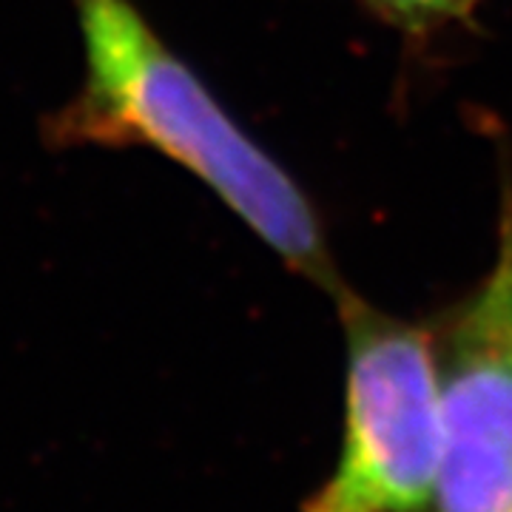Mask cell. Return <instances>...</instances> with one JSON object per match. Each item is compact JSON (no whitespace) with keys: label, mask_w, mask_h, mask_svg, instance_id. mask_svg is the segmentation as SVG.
I'll return each mask as SVG.
<instances>
[{"label":"cell","mask_w":512,"mask_h":512,"mask_svg":"<svg viewBox=\"0 0 512 512\" xmlns=\"http://www.w3.org/2000/svg\"><path fill=\"white\" fill-rule=\"evenodd\" d=\"M86 80L57 143L148 146L205 183L293 274L345 291L313 202L128 0H77Z\"/></svg>","instance_id":"cell-1"},{"label":"cell","mask_w":512,"mask_h":512,"mask_svg":"<svg viewBox=\"0 0 512 512\" xmlns=\"http://www.w3.org/2000/svg\"><path fill=\"white\" fill-rule=\"evenodd\" d=\"M493 274L498 276L501 296H504V316L512 342V188H507V202L501 211V237H498V256H495Z\"/></svg>","instance_id":"cell-5"},{"label":"cell","mask_w":512,"mask_h":512,"mask_svg":"<svg viewBox=\"0 0 512 512\" xmlns=\"http://www.w3.org/2000/svg\"><path fill=\"white\" fill-rule=\"evenodd\" d=\"M333 299L345 330L342 444L302 512H436L444 413L433 328L350 288Z\"/></svg>","instance_id":"cell-2"},{"label":"cell","mask_w":512,"mask_h":512,"mask_svg":"<svg viewBox=\"0 0 512 512\" xmlns=\"http://www.w3.org/2000/svg\"><path fill=\"white\" fill-rule=\"evenodd\" d=\"M433 336L444 413L436 512H512V342L498 276Z\"/></svg>","instance_id":"cell-3"},{"label":"cell","mask_w":512,"mask_h":512,"mask_svg":"<svg viewBox=\"0 0 512 512\" xmlns=\"http://www.w3.org/2000/svg\"><path fill=\"white\" fill-rule=\"evenodd\" d=\"M362 3L404 32L421 35L464 20L481 0H362Z\"/></svg>","instance_id":"cell-4"}]
</instances>
